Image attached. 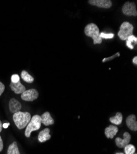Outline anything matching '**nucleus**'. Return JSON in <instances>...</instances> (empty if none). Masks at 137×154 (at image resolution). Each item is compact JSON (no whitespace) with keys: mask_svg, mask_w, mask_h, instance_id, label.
I'll return each mask as SVG.
<instances>
[{"mask_svg":"<svg viewBox=\"0 0 137 154\" xmlns=\"http://www.w3.org/2000/svg\"><path fill=\"white\" fill-rule=\"evenodd\" d=\"M31 120V115L29 112H17L14 113L13 120L19 130H22L25 128Z\"/></svg>","mask_w":137,"mask_h":154,"instance_id":"nucleus-1","label":"nucleus"},{"mask_svg":"<svg viewBox=\"0 0 137 154\" xmlns=\"http://www.w3.org/2000/svg\"><path fill=\"white\" fill-rule=\"evenodd\" d=\"M85 34L94 40V44H101L102 42V38L100 36V30L97 25L95 23H91L86 25L84 29Z\"/></svg>","mask_w":137,"mask_h":154,"instance_id":"nucleus-2","label":"nucleus"},{"mask_svg":"<svg viewBox=\"0 0 137 154\" xmlns=\"http://www.w3.org/2000/svg\"><path fill=\"white\" fill-rule=\"evenodd\" d=\"M41 117L38 115H35L31 118V120L27 126H26L25 131V135L27 137H29L31 136L32 131L38 130L41 128Z\"/></svg>","mask_w":137,"mask_h":154,"instance_id":"nucleus-3","label":"nucleus"},{"mask_svg":"<svg viewBox=\"0 0 137 154\" xmlns=\"http://www.w3.org/2000/svg\"><path fill=\"white\" fill-rule=\"evenodd\" d=\"M133 25L128 22H124L120 27L118 36L121 40L126 41L129 36L133 35Z\"/></svg>","mask_w":137,"mask_h":154,"instance_id":"nucleus-4","label":"nucleus"},{"mask_svg":"<svg viewBox=\"0 0 137 154\" xmlns=\"http://www.w3.org/2000/svg\"><path fill=\"white\" fill-rule=\"evenodd\" d=\"M122 13L128 16H136L137 11L135 4L134 3L126 2L122 7Z\"/></svg>","mask_w":137,"mask_h":154,"instance_id":"nucleus-5","label":"nucleus"},{"mask_svg":"<svg viewBox=\"0 0 137 154\" xmlns=\"http://www.w3.org/2000/svg\"><path fill=\"white\" fill-rule=\"evenodd\" d=\"M39 93L35 89H30L21 94V98L25 101H33L38 97Z\"/></svg>","mask_w":137,"mask_h":154,"instance_id":"nucleus-6","label":"nucleus"},{"mask_svg":"<svg viewBox=\"0 0 137 154\" xmlns=\"http://www.w3.org/2000/svg\"><path fill=\"white\" fill-rule=\"evenodd\" d=\"M124 138L116 137L115 139V143L116 146L119 148H124L127 145L129 144L131 139V136L128 132H125L123 134Z\"/></svg>","mask_w":137,"mask_h":154,"instance_id":"nucleus-7","label":"nucleus"},{"mask_svg":"<svg viewBox=\"0 0 137 154\" xmlns=\"http://www.w3.org/2000/svg\"><path fill=\"white\" fill-rule=\"evenodd\" d=\"M88 2L91 5L105 9H109L112 6L110 0H89Z\"/></svg>","mask_w":137,"mask_h":154,"instance_id":"nucleus-8","label":"nucleus"},{"mask_svg":"<svg viewBox=\"0 0 137 154\" xmlns=\"http://www.w3.org/2000/svg\"><path fill=\"white\" fill-rule=\"evenodd\" d=\"M9 107L10 112L15 113L19 112L22 108V105L17 99L12 98L9 102Z\"/></svg>","mask_w":137,"mask_h":154,"instance_id":"nucleus-9","label":"nucleus"},{"mask_svg":"<svg viewBox=\"0 0 137 154\" xmlns=\"http://www.w3.org/2000/svg\"><path fill=\"white\" fill-rule=\"evenodd\" d=\"M10 87L16 94H22L24 91H26V88L20 82H18L17 83H12L11 82L10 84Z\"/></svg>","mask_w":137,"mask_h":154,"instance_id":"nucleus-10","label":"nucleus"},{"mask_svg":"<svg viewBox=\"0 0 137 154\" xmlns=\"http://www.w3.org/2000/svg\"><path fill=\"white\" fill-rule=\"evenodd\" d=\"M126 124L130 130L135 131L137 130V122L135 115H129L126 119Z\"/></svg>","mask_w":137,"mask_h":154,"instance_id":"nucleus-11","label":"nucleus"},{"mask_svg":"<svg viewBox=\"0 0 137 154\" xmlns=\"http://www.w3.org/2000/svg\"><path fill=\"white\" fill-rule=\"evenodd\" d=\"M118 132V128L114 125H109L106 128L105 130V134L107 138L113 139Z\"/></svg>","mask_w":137,"mask_h":154,"instance_id":"nucleus-12","label":"nucleus"},{"mask_svg":"<svg viewBox=\"0 0 137 154\" xmlns=\"http://www.w3.org/2000/svg\"><path fill=\"white\" fill-rule=\"evenodd\" d=\"M40 117L41 119V123L44 124L45 126L51 125L54 123V120L49 112H44Z\"/></svg>","mask_w":137,"mask_h":154,"instance_id":"nucleus-13","label":"nucleus"},{"mask_svg":"<svg viewBox=\"0 0 137 154\" xmlns=\"http://www.w3.org/2000/svg\"><path fill=\"white\" fill-rule=\"evenodd\" d=\"M50 130L49 128H45L44 130L40 131L38 135V140L40 143H44L50 139L51 136L50 135Z\"/></svg>","mask_w":137,"mask_h":154,"instance_id":"nucleus-14","label":"nucleus"},{"mask_svg":"<svg viewBox=\"0 0 137 154\" xmlns=\"http://www.w3.org/2000/svg\"><path fill=\"white\" fill-rule=\"evenodd\" d=\"M122 115L121 112H117L115 117H112L109 119V121L114 125H119L122 122Z\"/></svg>","mask_w":137,"mask_h":154,"instance_id":"nucleus-15","label":"nucleus"},{"mask_svg":"<svg viewBox=\"0 0 137 154\" xmlns=\"http://www.w3.org/2000/svg\"><path fill=\"white\" fill-rule=\"evenodd\" d=\"M136 43L137 38L133 35L129 36L126 40V45L130 49H133L134 48L135 45H136Z\"/></svg>","mask_w":137,"mask_h":154,"instance_id":"nucleus-16","label":"nucleus"},{"mask_svg":"<svg viewBox=\"0 0 137 154\" xmlns=\"http://www.w3.org/2000/svg\"><path fill=\"white\" fill-rule=\"evenodd\" d=\"M21 78L23 79V81H25L27 83H31L34 81V78L31 76L27 71L23 70L21 73Z\"/></svg>","mask_w":137,"mask_h":154,"instance_id":"nucleus-17","label":"nucleus"},{"mask_svg":"<svg viewBox=\"0 0 137 154\" xmlns=\"http://www.w3.org/2000/svg\"><path fill=\"white\" fill-rule=\"evenodd\" d=\"M7 154H20L16 142H14L9 146Z\"/></svg>","mask_w":137,"mask_h":154,"instance_id":"nucleus-18","label":"nucleus"},{"mask_svg":"<svg viewBox=\"0 0 137 154\" xmlns=\"http://www.w3.org/2000/svg\"><path fill=\"white\" fill-rule=\"evenodd\" d=\"M124 152L126 154H134L135 152V147L132 144H128L124 147Z\"/></svg>","mask_w":137,"mask_h":154,"instance_id":"nucleus-19","label":"nucleus"},{"mask_svg":"<svg viewBox=\"0 0 137 154\" xmlns=\"http://www.w3.org/2000/svg\"><path fill=\"white\" fill-rule=\"evenodd\" d=\"M100 36L102 38H105V39H111L114 38L115 35L113 33H105L104 32L100 33Z\"/></svg>","mask_w":137,"mask_h":154,"instance_id":"nucleus-20","label":"nucleus"},{"mask_svg":"<svg viewBox=\"0 0 137 154\" xmlns=\"http://www.w3.org/2000/svg\"><path fill=\"white\" fill-rule=\"evenodd\" d=\"M20 81V77L17 74H14L11 76V82L17 83Z\"/></svg>","mask_w":137,"mask_h":154,"instance_id":"nucleus-21","label":"nucleus"},{"mask_svg":"<svg viewBox=\"0 0 137 154\" xmlns=\"http://www.w3.org/2000/svg\"><path fill=\"white\" fill-rule=\"evenodd\" d=\"M119 56H120L119 53H117L116 54H115V55H113V56H111V57H107V58H105V59H103L102 62H105L106 61L111 60H112V59H115L116 57H119Z\"/></svg>","mask_w":137,"mask_h":154,"instance_id":"nucleus-22","label":"nucleus"},{"mask_svg":"<svg viewBox=\"0 0 137 154\" xmlns=\"http://www.w3.org/2000/svg\"><path fill=\"white\" fill-rule=\"evenodd\" d=\"M4 89H5V86H4V84L0 82V96L3 94V93L4 91Z\"/></svg>","mask_w":137,"mask_h":154,"instance_id":"nucleus-23","label":"nucleus"},{"mask_svg":"<svg viewBox=\"0 0 137 154\" xmlns=\"http://www.w3.org/2000/svg\"><path fill=\"white\" fill-rule=\"evenodd\" d=\"M3 149V142L1 136H0V152H1Z\"/></svg>","mask_w":137,"mask_h":154,"instance_id":"nucleus-24","label":"nucleus"},{"mask_svg":"<svg viewBox=\"0 0 137 154\" xmlns=\"http://www.w3.org/2000/svg\"><path fill=\"white\" fill-rule=\"evenodd\" d=\"M132 62H133V63L134 64H135V65H136V64H137V57H136V56H135V57H133V60H132Z\"/></svg>","mask_w":137,"mask_h":154,"instance_id":"nucleus-25","label":"nucleus"},{"mask_svg":"<svg viewBox=\"0 0 137 154\" xmlns=\"http://www.w3.org/2000/svg\"><path fill=\"white\" fill-rule=\"evenodd\" d=\"M9 125V123H4L3 124V128H7Z\"/></svg>","mask_w":137,"mask_h":154,"instance_id":"nucleus-26","label":"nucleus"},{"mask_svg":"<svg viewBox=\"0 0 137 154\" xmlns=\"http://www.w3.org/2000/svg\"><path fill=\"white\" fill-rule=\"evenodd\" d=\"M2 130H3V124H2L1 122V120H0V133L1 132Z\"/></svg>","mask_w":137,"mask_h":154,"instance_id":"nucleus-27","label":"nucleus"},{"mask_svg":"<svg viewBox=\"0 0 137 154\" xmlns=\"http://www.w3.org/2000/svg\"><path fill=\"white\" fill-rule=\"evenodd\" d=\"M116 154H124L123 153H121V152H119V153H116Z\"/></svg>","mask_w":137,"mask_h":154,"instance_id":"nucleus-28","label":"nucleus"},{"mask_svg":"<svg viewBox=\"0 0 137 154\" xmlns=\"http://www.w3.org/2000/svg\"><path fill=\"white\" fill-rule=\"evenodd\" d=\"M134 154H136V153H134Z\"/></svg>","mask_w":137,"mask_h":154,"instance_id":"nucleus-29","label":"nucleus"}]
</instances>
